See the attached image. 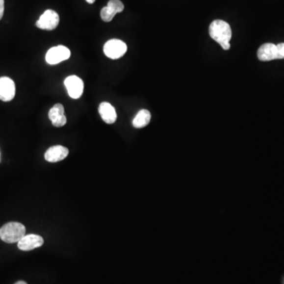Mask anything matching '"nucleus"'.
Returning <instances> with one entry per match:
<instances>
[{"label":"nucleus","mask_w":284,"mask_h":284,"mask_svg":"<svg viewBox=\"0 0 284 284\" xmlns=\"http://www.w3.org/2000/svg\"><path fill=\"white\" fill-rule=\"evenodd\" d=\"M67 117H66V115H63L62 117L59 118V119H57L55 121L52 122V125L55 127H62L63 126L66 125V123H67Z\"/></svg>","instance_id":"16"},{"label":"nucleus","mask_w":284,"mask_h":284,"mask_svg":"<svg viewBox=\"0 0 284 284\" xmlns=\"http://www.w3.org/2000/svg\"><path fill=\"white\" fill-rule=\"evenodd\" d=\"M64 115V107L61 103L54 104L49 112V117L52 123Z\"/></svg>","instance_id":"13"},{"label":"nucleus","mask_w":284,"mask_h":284,"mask_svg":"<svg viewBox=\"0 0 284 284\" xmlns=\"http://www.w3.org/2000/svg\"><path fill=\"white\" fill-rule=\"evenodd\" d=\"M151 120V113L146 109H142L138 111L135 118L133 120V126L135 128H143L150 123Z\"/></svg>","instance_id":"12"},{"label":"nucleus","mask_w":284,"mask_h":284,"mask_svg":"<svg viewBox=\"0 0 284 284\" xmlns=\"http://www.w3.org/2000/svg\"><path fill=\"white\" fill-rule=\"evenodd\" d=\"M4 14V0H0V20Z\"/></svg>","instance_id":"17"},{"label":"nucleus","mask_w":284,"mask_h":284,"mask_svg":"<svg viewBox=\"0 0 284 284\" xmlns=\"http://www.w3.org/2000/svg\"><path fill=\"white\" fill-rule=\"evenodd\" d=\"M127 46L123 41L118 39H111L103 46L105 55L111 59H118L127 53Z\"/></svg>","instance_id":"4"},{"label":"nucleus","mask_w":284,"mask_h":284,"mask_svg":"<svg viewBox=\"0 0 284 284\" xmlns=\"http://www.w3.org/2000/svg\"><path fill=\"white\" fill-rule=\"evenodd\" d=\"M209 35L214 41L217 42L224 50L231 48L232 32L230 25L223 20H215L209 26Z\"/></svg>","instance_id":"1"},{"label":"nucleus","mask_w":284,"mask_h":284,"mask_svg":"<svg viewBox=\"0 0 284 284\" xmlns=\"http://www.w3.org/2000/svg\"><path fill=\"white\" fill-rule=\"evenodd\" d=\"M59 23V14L54 10H47L36 22V26L37 28L41 29L52 31L58 27Z\"/></svg>","instance_id":"6"},{"label":"nucleus","mask_w":284,"mask_h":284,"mask_svg":"<svg viewBox=\"0 0 284 284\" xmlns=\"http://www.w3.org/2000/svg\"><path fill=\"white\" fill-rule=\"evenodd\" d=\"M26 228L18 222H10L0 228V238L6 243L18 242L26 235Z\"/></svg>","instance_id":"2"},{"label":"nucleus","mask_w":284,"mask_h":284,"mask_svg":"<svg viewBox=\"0 0 284 284\" xmlns=\"http://www.w3.org/2000/svg\"><path fill=\"white\" fill-rule=\"evenodd\" d=\"M85 1H86L88 3H89V4H93V3H94L96 0H85Z\"/></svg>","instance_id":"18"},{"label":"nucleus","mask_w":284,"mask_h":284,"mask_svg":"<svg viewBox=\"0 0 284 284\" xmlns=\"http://www.w3.org/2000/svg\"><path fill=\"white\" fill-rule=\"evenodd\" d=\"M117 13L115 12V10H113L110 6H106L103 7L101 11V17L102 20L105 23H109L112 20L114 17L116 15Z\"/></svg>","instance_id":"14"},{"label":"nucleus","mask_w":284,"mask_h":284,"mask_svg":"<svg viewBox=\"0 0 284 284\" xmlns=\"http://www.w3.org/2000/svg\"><path fill=\"white\" fill-rule=\"evenodd\" d=\"M71 57V51L67 47L59 45L53 47L48 51L46 54L47 63L50 65L59 64L63 61L67 60Z\"/></svg>","instance_id":"5"},{"label":"nucleus","mask_w":284,"mask_h":284,"mask_svg":"<svg viewBox=\"0 0 284 284\" xmlns=\"http://www.w3.org/2000/svg\"><path fill=\"white\" fill-rule=\"evenodd\" d=\"M15 96V84L10 77H0V100L4 102L12 101Z\"/></svg>","instance_id":"9"},{"label":"nucleus","mask_w":284,"mask_h":284,"mask_svg":"<svg viewBox=\"0 0 284 284\" xmlns=\"http://www.w3.org/2000/svg\"><path fill=\"white\" fill-rule=\"evenodd\" d=\"M107 6L115 10V12L117 14L123 12V10H124V5L120 0H110L107 3Z\"/></svg>","instance_id":"15"},{"label":"nucleus","mask_w":284,"mask_h":284,"mask_svg":"<svg viewBox=\"0 0 284 284\" xmlns=\"http://www.w3.org/2000/svg\"><path fill=\"white\" fill-rule=\"evenodd\" d=\"M258 58L262 62L284 59V43L274 45L266 43L259 48Z\"/></svg>","instance_id":"3"},{"label":"nucleus","mask_w":284,"mask_h":284,"mask_svg":"<svg viewBox=\"0 0 284 284\" xmlns=\"http://www.w3.org/2000/svg\"><path fill=\"white\" fill-rule=\"evenodd\" d=\"M45 241L41 236L37 234H27L18 242V247L23 251H30L43 246Z\"/></svg>","instance_id":"8"},{"label":"nucleus","mask_w":284,"mask_h":284,"mask_svg":"<svg viewBox=\"0 0 284 284\" xmlns=\"http://www.w3.org/2000/svg\"><path fill=\"white\" fill-rule=\"evenodd\" d=\"M15 284H27L26 283L24 282V281H18Z\"/></svg>","instance_id":"19"},{"label":"nucleus","mask_w":284,"mask_h":284,"mask_svg":"<svg viewBox=\"0 0 284 284\" xmlns=\"http://www.w3.org/2000/svg\"><path fill=\"white\" fill-rule=\"evenodd\" d=\"M64 85L67 92L72 99H78L82 96L84 91V82L76 75H71L65 79Z\"/></svg>","instance_id":"7"},{"label":"nucleus","mask_w":284,"mask_h":284,"mask_svg":"<svg viewBox=\"0 0 284 284\" xmlns=\"http://www.w3.org/2000/svg\"><path fill=\"white\" fill-rule=\"evenodd\" d=\"M99 113L103 121L107 124L115 123L117 119V114L115 111V107L111 103L107 102H103L99 106Z\"/></svg>","instance_id":"11"},{"label":"nucleus","mask_w":284,"mask_h":284,"mask_svg":"<svg viewBox=\"0 0 284 284\" xmlns=\"http://www.w3.org/2000/svg\"><path fill=\"white\" fill-rule=\"evenodd\" d=\"M69 149L62 145H54L49 148L45 153V158L50 163H56L67 158Z\"/></svg>","instance_id":"10"}]
</instances>
